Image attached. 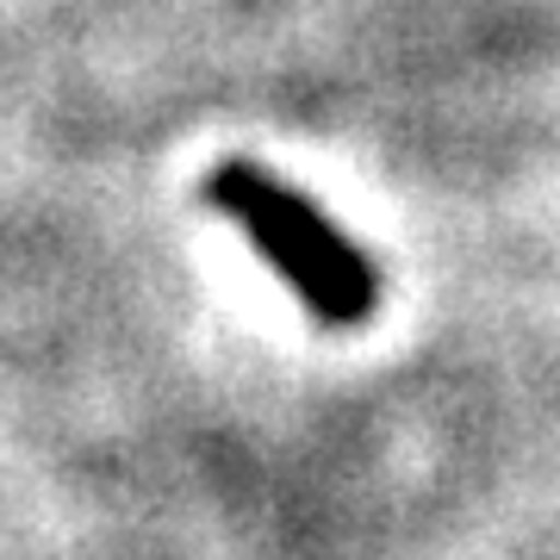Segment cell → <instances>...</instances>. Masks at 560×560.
Wrapping results in <instances>:
<instances>
[{
	"label": "cell",
	"mask_w": 560,
	"mask_h": 560,
	"mask_svg": "<svg viewBox=\"0 0 560 560\" xmlns=\"http://www.w3.org/2000/svg\"><path fill=\"white\" fill-rule=\"evenodd\" d=\"M212 206L256 243L261 261L300 293V305L318 324H361L374 312V268H368V256L305 194L280 187L268 168L224 162L212 175Z\"/></svg>",
	"instance_id": "1"
}]
</instances>
